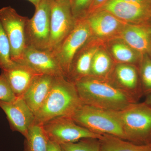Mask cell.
Instances as JSON below:
<instances>
[{
  "label": "cell",
  "mask_w": 151,
  "mask_h": 151,
  "mask_svg": "<svg viewBox=\"0 0 151 151\" xmlns=\"http://www.w3.org/2000/svg\"><path fill=\"white\" fill-rule=\"evenodd\" d=\"M60 145L63 151H100L99 139L92 138L82 139L76 142Z\"/></svg>",
  "instance_id": "cell-24"
},
{
  "label": "cell",
  "mask_w": 151,
  "mask_h": 151,
  "mask_svg": "<svg viewBox=\"0 0 151 151\" xmlns=\"http://www.w3.org/2000/svg\"><path fill=\"white\" fill-rule=\"evenodd\" d=\"M47 151H63L59 144L48 140Z\"/></svg>",
  "instance_id": "cell-29"
},
{
  "label": "cell",
  "mask_w": 151,
  "mask_h": 151,
  "mask_svg": "<svg viewBox=\"0 0 151 151\" xmlns=\"http://www.w3.org/2000/svg\"><path fill=\"white\" fill-rule=\"evenodd\" d=\"M16 98L2 71L0 75V101L12 102Z\"/></svg>",
  "instance_id": "cell-27"
},
{
  "label": "cell",
  "mask_w": 151,
  "mask_h": 151,
  "mask_svg": "<svg viewBox=\"0 0 151 151\" xmlns=\"http://www.w3.org/2000/svg\"><path fill=\"white\" fill-rule=\"evenodd\" d=\"M113 55L117 60L123 63L140 62L142 55L131 48L127 44L117 42L111 47Z\"/></svg>",
  "instance_id": "cell-22"
},
{
  "label": "cell",
  "mask_w": 151,
  "mask_h": 151,
  "mask_svg": "<svg viewBox=\"0 0 151 151\" xmlns=\"http://www.w3.org/2000/svg\"><path fill=\"white\" fill-rule=\"evenodd\" d=\"M149 54L151 55V47L150 50V52H149Z\"/></svg>",
  "instance_id": "cell-32"
},
{
  "label": "cell",
  "mask_w": 151,
  "mask_h": 151,
  "mask_svg": "<svg viewBox=\"0 0 151 151\" xmlns=\"http://www.w3.org/2000/svg\"><path fill=\"white\" fill-rule=\"evenodd\" d=\"M0 108L5 113L11 127L25 138L35 121V113L22 97H17L12 102L0 101Z\"/></svg>",
  "instance_id": "cell-12"
},
{
  "label": "cell",
  "mask_w": 151,
  "mask_h": 151,
  "mask_svg": "<svg viewBox=\"0 0 151 151\" xmlns=\"http://www.w3.org/2000/svg\"><path fill=\"white\" fill-rule=\"evenodd\" d=\"M17 63L26 65L37 74L65 77L54 52L49 50L27 47L21 59Z\"/></svg>",
  "instance_id": "cell-11"
},
{
  "label": "cell",
  "mask_w": 151,
  "mask_h": 151,
  "mask_svg": "<svg viewBox=\"0 0 151 151\" xmlns=\"http://www.w3.org/2000/svg\"><path fill=\"white\" fill-rule=\"evenodd\" d=\"M139 73L143 93L147 95L151 92V58L148 54L142 55Z\"/></svg>",
  "instance_id": "cell-25"
},
{
  "label": "cell",
  "mask_w": 151,
  "mask_h": 151,
  "mask_svg": "<svg viewBox=\"0 0 151 151\" xmlns=\"http://www.w3.org/2000/svg\"><path fill=\"white\" fill-rule=\"evenodd\" d=\"M74 83L83 104L108 111H119L136 103L119 87L91 76L83 77Z\"/></svg>",
  "instance_id": "cell-1"
},
{
  "label": "cell",
  "mask_w": 151,
  "mask_h": 151,
  "mask_svg": "<svg viewBox=\"0 0 151 151\" xmlns=\"http://www.w3.org/2000/svg\"><path fill=\"white\" fill-rule=\"evenodd\" d=\"M49 140L59 144L75 143L82 139H100L98 134L81 127L69 117H57L42 125Z\"/></svg>",
  "instance_id": "cell-5"
},
{
  "label": "cell",
  "mask_w": 151,
  "mask_h": 151,
  "mask_svg": "<svg viewBox=\"0 0 151 151\" xmlns=\"http://www.w3.org/2000/svg\"><path fill=\"white\" fill-rule=\"evenodd\" d=\"M55 77L51 75L37 74L21 96L35 115L46 100Z\"/></svg>",
  "instance_id": "cell-15"
},
{
  "label": "cell",
  "mask_w": 151,
  "mask_h": 151,
  "mask_svg": "<svg viewBox=\"0 0 151 151\" xmlns=\"http://www.w3.org/2000/svg\"><path fill=\"white\" fill-rule=\"evenodd\" d=\"M91 30L100 37H106L121 32L126 25L125 22L121 20L108 11L100 9L85 17Z\"/></svg>",
  "instance_id": "cell-13"
},
{
  "label": "cell",
  "mask_w": 151,
  "mask_h": 151,
  "mask_svg": "<svg viewBox=\"0 0 151 151\" xmlns=\"http://www.w3.org/2000/svg\"><path fill=\"white\" fill-rule=\"evenodd\" d=\"M99 141L100 151H151V143L139 145L108 134L103 135Z\"/></svg>",
  "instance_id": "cell-19"
},
{
  "label": "cell",
  "mask_w": 151,
  "mask_h": 151,
  "mask_svg": "<svg viewBox=\"0 0 151 151\" xmlns=\"http://www.w3.org/2000/svg\"><path fill=\"white\" fill-rule=\"evenodd\" d=\"M48 140L42 125L34 124L25 137L24 151H47Z\"/></svg>",
  "instance_id": "cell-20"
},
{
  "label": "cell",
  "mask_w": 151,
  "mask_h": 151,
  "mask_svg": "<svg viewBox=\"0 0 151 151\" xmlns=\"http://www.w3.org/2000/svg\"><path fill=\"white\" fill-rule=\"evenodd\" d=\"M146 95V98L145 103L151 107V92Z\"/></svg>",
  "instance_id": "cell-30"
},
{
  "label": "cell",
  "mask_w": 151,
  "mask_h": 151,
  "mask_svg": "<svg viewBox=\"0 0 151 151\" xmlns=\"http://www.w3.org/2000/svg\"><path fill=\"white\" fill-rule=\"evenodd\" d=\"M100 9L135 24L146 23L151 19V0H109Z\"/></svg>",
  "instance_id": "cell-10"
},
{
  "label": "cell",
  "mask_w": 151,
  "mask_h": 151,
  "mask_svg": "<svg viewBox=\"0 0 151 151\" xmlns=\"http://www.w3.org/2000/svg\"><path fill=\"white\" fill-rule=\"evenodd\" d=\"M92 34L89 24L85 18L76 20L73 30L53 51L65 78L70 71L75 55L87 42Z\"/></svg>",
  "instance_id": "cell-8"
},
{
  "label": "cell",
  "mask_w": 151,
  "mask_h": 151,
  "mask_svg": "<svg viewBox=\"0 0 151 151\" xmlns=\"http://www.w3.org/2000/svg\"><path fill=\"white\" fill-rule=\"evenodd\" d=\"M2 71L16 97L22 96L37 75L30 68L18 63L10 69Z\"/></svg>",
  "instance_id": "cell-18"
},
{
  "label": "cell",
  "mask_w": 151,
  "mask_h": 151,
  "mask_svg": "<svg viewBox=\"0 0 151 151\" xmlns=\"http://www.w3.org/2000/svg\"><path fill=\"white\" fill-rule=\"evenodd\" d=\"M17 64L11 58L9 42L0 22V68L2 70H8Z\"/></svg>",
  "instance_id": "cell-23"
},
{
  "label": "cell",
  "mask_w": 151,
  "mask_h": 151,
  "mask_svg": "<svg viewBox=\"0 0 151 151\" xmlns=\"http://www.w3.org/2000/svg\"><path fill=\"white\" fill-rule=\"evenodd\" d=\"M52 0H41L34 15L28 19L25 28L27 47L48 50Z\"/></svg>",
  "instance_id": "cell-6"
},
{
  "label": "cell",
  "mask_w": 151,
  "mask_h": 151,
  "mask_svg": "<svg viewBox=\"0 0 151 151\" xmlns=\"http://www.w3.org/2000/svg\"><path fill=\"white\" fill-rule=\"evenodd\" d=\"M28 19L10 6L0 9V22L9 42L12 59L16 63L21 59L27 47L25 28Z\"/></svg>",
  "instance_id": "cell-7"
},
{
  "label": "cell",
  "mask_w": 151,
  "mask_h": 151,
  "mask_svg": "<svg viewBox=\"0 0 151 151\" xmlns=\"http://www.w3.org/2000/svg\"><path fill=\"white\" fill-rule=\"evenodd\" d=\"M27 1H29L30 2L32 3L35 7L40 3L41 0H27Z\"/></svg>",
  "instance_id": "cell-31"
},
{
  "label": "cell",
  "mask_w": 151,
  "mask_h": 151,
  "mask_svg": "<svg viewBox=\"0 0 151 151\" xmlns=\"http://www.w3.org/2000/svg\"><path fill=\"white\" fill-rule=\"evenodd\" d=\"M76 23L70 0H52L49 50L53 51L58 47L73 30Z\"/></svg>",
  "instance_id": "cell-9"
},
{
  "label": "cell",
  "mask_w": 151,
  "mask_h": 151,
  "mask_svg": "<svg viewBox=\"0 0 151 151\" xmlns=\"http://www.w3.org/2000/svg\"><path fill=\"white\" fill-rule=\"evenodd\" d=\"M119 119L127 140L139 145L151 143V107L144 102L133 103L113 111Z\"/></svg>",
  "instance_id": "cell-3"
},
{
  "label": "cell",
  "mask_w": 151,
  "mask_h": 151,
  "mask_svg": "<svg viewBox=\"0 0 151 151\" xmlns=\"http://www.w3.org/2000/svg\"><path fill=\"white\" fill-rule=\"evenodd\" d=\"M93 0H70L71 10L76 20L86 17Z\"/></svg>",
  "instance_id": "cell-26"
},
{
  "label": "cell",
  "mask_w": 151,
  "mask_h": 151,
  "mask_svg": "<svg viewBox=\"0 0 151 151\" xmlns=\"http://www.w3.org/2000/svg\"><path fill=\"white\" fill-rule=\"evenodd\" d=\"M71 118L79 126L95 134L112 135L127 140L119 119L113 111L82 104Z\"/></svg>",
  "instance_id": "cell-4"
},
{
  "label": "cell",
  "mask_w": 151,
  "mask_h": 151,
  "mask_svg": "<svg viewBox=\"0 0 151 151\" xmlns=\"http://www.w3.org/2000/svg\"><path fill=\"white\" fill-rule=\"evenodd\" d=\"M85 44L75 55L66 77L68 80L73 83L90 76L92 60L99 50L97 47H86Z\"/></svg>",
  "instance_id": "cell-17"
},
{
  "label": "cell",
  "mask_w": 151,
  "mask_h": 151,
  "mask_svg": "<svg viewBox=\"0 0 151 151\" xmlns=\"http://www.w3.org/2000/svg\"><path fill=\"white\" fill-rule=\"evenodd\" d=\"M109 1V0H93L86 17L100 10Z\"/></svg>",
  "instance_id": "cell-28"
},
{
  "label": "cell",
  "mask_w": 151,
  "mask_h": 151,
  "mask_svg": "<svg viewBox=\"0 0 151 151\" xmlns=\"http://www.w3.org/2000/svg\"><path fill=\"white\" fill-rule=\"evenodd\" d=\"M146 23L126 24L120 35L127 45L142 55L149 54L151 47V26Z\"/></svg>",
  "instance_id": "cell-14"
},
{
  "label": "cell",
  "mask_w": 151,
  "mask_h": 151,
  "mask_svg": "<svg viewBox=\"0 0 151 151\" xmlns=\"http://www.w3.org/2000/svg\"><path fill=\"white\" fill-rule=\"evenodd\" d=\"M82 104L74 83L64 76L55 77L46 100L35 114L34 124L42 125L57 117L71 118Z\"/></svg>",
  "instance_id": "cell-2"
},
{
  "label": "cell",
  "mask_w": 151,
  "mask_h": 151,
  "mask_svg": "<svg viewBox=\"0 0 151 151\" xmlns=\"http://www.w3.org/2000/svg\"><path fill=\"white\" fill-rule=\"evenodd\" d=\"M111 58L105 51L99 49L94 55L89 76L104 77L109 73L112 67Z\"/></svg>",
  "instance_id": "cell-21"
},
{
  "label": "cell",
  "mask_w": 151,
  "mask_h": 151,
  "mask_svg": "<svg viewBox=\"0 0 151 151\" xmlns=\"http://www.w3.org/2000/svg\"><path fill=\"white\" fill-rule=\"evenodd\" d=\"M115 73L122 90L137 103L144 93L137 68L130 65L119 64L116 67Z\"/></svg>",
  "instance_id": "cell-16"
}]
</instances>
